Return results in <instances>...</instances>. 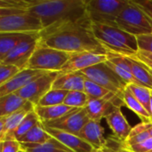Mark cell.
Returning <instances> with one entry per match:
<instances>
[{"instance_id": "cell-36", "label": "cell", "mask_w": 152, "mask_h": 152, "mask_svg": "<svg viewBox=\"0 0 152 152\" xmlns=\"http://www.w3.org/2000/svg\"><path fill=\"white\" fill-rule=\"evenodd\" d=\"M139 51H143L152 53V34L142 35L136 37Z\"/></svg>"}, {"instance_id": "cell-39", "label": "cell", "mask_w": 152, "mask_h": 152, "mask_svg": "<svg viewBox=\"0 0 152 152\" xmlns=\"http://www.w3.org/2000/svg\"><path fill=\"white\" fill-rule=\"evenodd\" d=\"M132 152H151L152 151V137H150L142 143L129 147Z\"/></svg>"}, {"instance_id": "cell-6", "label": "cell", "mask_w": 152, "mask_h": 152, "mask_svg": "<svg viewBox=\"0 0 152 152\" xmlns=\"http://www.w3.org/2000/svg\"><path fill=\"white\" fill-rule=\"evenodd\" d=\"M129 0H86V14L93 23L114 26Z\"/></svg>"}, {"instance_id": "cell-37", "label": "cell", "mask_w": 152, "mask_h": 152, "mask_svg": "<svg viewBox=\"0 0 152 152\" xmlns=\"http://www.w3.org/2000/svg\"><path fill=\"white\" fill-rule=\"evenodd\" d=\"M21 144L17 140H4L1 142V152H19Z\"/></svg>"}, {"instance_id": "cell-2", "label": "cell", "mask_w": 152, "mask_h": 152, "mask_svg": "<svg viewBox=\"0 0 152 152\" xmlns=\"http://www.w3.org/2000/svg\"><path fill=\"white\" fill-rule=\"evenodd\" d=\"M27 11L41 20L44 29L60 27L88 17L86 0L29 1Z\"/></svg>"}, {"instance_id": "cell-13", "label": "cell", "mask_w": 152, "mask_h": 152, "mask_svg": "<svg viewBox=\"0 0 152 152\" xmlns=\"http://www.w3.org/2000/svg\"><path fill=\"white\" fill-rule=\"evenodd\" d=\"M39 39L27 41L20 44L13 50H12L6 55V57L0 62L4 64L14 65L20 70L28 69L30 58L38 45Z\"/></svg>"}, {"instance_id": "cell-8", "label": "cell", "mask_w": 152, "mask_h": 152, "mask_svg": "<svg viewBox=\"0 0 152 152\" xmlns=\"http://www.w3.org/2000/svg\"><path fill=\"white\" fill-rule=\"evenodd\" d=\"M80 72L86 78L98 84L123 100V94L128 85L106 62L87 68Z\"/></svg>"}, {"instance_id": "cell-7", "label": "cell", "mask_w": 152, "mask_h": 152, "mask_svg": "<svg viewBox=\"0 0 152 152\" xmlns=\"http://www.w3.org/2000/svg\"><path fill=\"white\" fill-rule=\"evenodd\" d=\"M72 53L52 47L37 45L32 54L28 69L47 72H60Z\"/></svg>"}, {"instance_id": "cell-4", "label": "cell", "mask_w": 152, "mask_h": 152, "mask_svg": "<svg viewBox=\"0 0 152 152\" xmlns=\"http://www.w3.org/2000/svg\"><path fill=\"white\" fill-rule=\"evenodd\" d=\"M43 29L41 20L30 12L14 8H0V33H40Z\"/></svg>"}, {"instance_id": "cell-12", "label": "cell", "mask_w": 152, "mask_h": 152, "mask_svg": "<svg viewBox=\"0 0 152 152\" xmlns=\"http://www.w3.org/2000/svg\"><path fill=\"white\" fill-rule=\"evenodd\" d=\"M107 61V54H97L93 53H72L69 60L60 71V74L80 72L87 68L106 62Z\"/></svg>"}, {"instance_id": "cell-40", "label": "cell", "mask_w": 152, "mask_h": 152, "mask_svg": "<svg viewBox=\"0 0 152 152\" xmlns=\"http://www.w3.org/2000/svg\"><path fill=\"white\" fill-rule=\"evenodd\" d=\"M137 60H139V61H141L142 62H143L144 64H146L147 66H149L150 68H151L152 69V61L151 60H149L148 58H146V57H144V56H142V54H140V53H137V54L134 56Z\"/></svg>"}, {"instance_id": "cell-38", "label": "cell", "mask_w": 152, "mask_h": 152, "mask_svg": "<svg viewBox=\"0 0 152 152\" xmlns=\"http://www.w3.org/2000/svg\"><path fill=\"white\" fill-rule=\"evenodd\" d=\"M132 1L148 16L152 26V0H142V1L132 0Z\"/></svg>"}, {"instance_id": "cell-47", "label": "cell", "mask_w": 152, "mask_h": 152, "mask_svg": "<svg viewBox=\"0 0 152 152\" xmlns=\"http://www.w3.org/2000/svg\"><path fill=\"white\" fill-rule=\"evenodd\" d=\"M151 152H152V151H151Z\"/></svg>"}, {"instance_id": "cell-10", "label": "cell", "mask_w": 152, "mask_h": 152, "mask_svg": "<svg viewBox=\"0 0 152 152\" xmlns=\"http://www.w3.org/2000/svg\"><path fill=\"white\" fill-rule=\"evenodd\" d=\"M88 121L89 118L85 109H73L60 118L42 124L50 128L78 135L84 126Z\"/></svg>"}, {"instance_id": "cell-20", "label": "cell", "mask_w": 152, "mask_h": 152, "mask_svg": "<svg viewBox=\"0 0 152 152\" xmlns=\"http://www.w3.org/2000/svg\"><path fill=\"white\" fill-rule=\"evenodd\" d=\"M34 110L37 115L38 116L40 121L42 123H45L61 118L68 112L71 111L73 108H70L65 104H61L56 106H46V107L37 105L35 106Z\"/></svg>"}, {"instance_id": "cell-19", "label": "cell", "mask_w": 152, "mask_h": 152, "mask_svg": "<svg viewBox=\"0 0 152 152\" xmlns=\"http://www.w3.org/2000/svg\"><path fill=\"white\" fill-rule=\"evenodd\" d=\"M86 79V77L81 72L59 74L57 78L53 82L52 89H60L67 92H84Z\"/></svg>"}, {"instance_id": "cell-33", "label": "cell", "mask_w": 152, "mask_h": 152, "mask_svg": "<svg viewBox=\"0 0 152 152\" xmlns=\"http://www.w3.org/2000/svg\"><path fill=\"white\" fill-rule=\"evenodd\" d=\"M94 152H132L126 146V142L118 139L117 137L107 138V143L105 146L94 150Z\"/></svg>"}, {"instance_id": "cell-30", "label": "cell", "mask_w": 152, "mask_h": 152, "mask_svg": "<svg viewBox=\"0 0 152 152\" xmlns=\"http://www.w3.org/2000/svg\"><path fill=\"white\" fill-rule=\"evenodd\" d=\"M69 92L60 89L50 90L39 102L37 105L46 107V106H56L64 103L65 98Z\"/></svg>"}, {"instance_id": "cell-3", "label": "cell", "mask_w": 152, "mask_h": 152, "mask_svg": "<svg viewBox=\"0 0 152 152\" xmlns=\"http://www.w3.org/2000/svg\"><path fill=\"white\" fill-rule=\"evenodd\" d=\"M92 30L96 39L108 51L126 56H135L139 52L136 37L118 27L93 23Z\"/></svg>"}, {"instance_id": "cell-32", "label": "cell", "mask_w": 152, "mask_h": 152, "mask_svg": "<svg viewBox=\"0 0 152 152\" xmlns=\"http://www.w3.org/2000/svg\"><path fill=\"white\" fill-rule=\"evenodd\" d=\"M84 92L88 96L89 100L102 99L110 94V92L108 91L107 89L103 88L102 86H99L98 84H96L87 78L85 81Z\"/></svg>"}, {"instance_id": "cell-24", "label": "cell", "mask_w": 152, "mask_h": 152, "mask_svg": "<svg viewBox=\"0 0 152 152\" xmlns=\"http://www.w3.org/2000/svg\"><path fill=\"white\" fill-rule=\"evenodd\" d=\"M41 121L35 112V110L30 111L25 118L21 121V123L18 126V127L12 131V133H9L4 140H19L21 136H23L26 133H28L31 128H33L36 125L39 124Z\"/></svg>"}, {"instance_id": "cell-42", "label": "cell", "mask_w": 152, "mask_h": 152, "mask_svg": "<svg viewBox=\"0 0 152 152\" xmlns=\"http://www.w3.org/2000/svg\"><path fill=\"white\" fill-rule=\"evenodd\" d=\"M138 61H139V60H138ZM141 62H142V61H141ZM142 64H143V65L145 66V68L147 69V70H148V72L150 73V75L151 76V77H152V69H151V68H150L149 66H147V65H146V64H144L143 62H142Z\"/></svg>"}, {"instance_id": "cell-11", "label": "cell", "mask_w": 152, "mask_h": 152, "mask_svg": "<svg viewBox=\"0 0 152 152\" xmlns=\"http://www.w3.org/2000/svg\"><path fill=\"white\" fill-rule=\"evenodd\" d=\"M124 104L123 100L118 95L110 93L102 99L89 100L85 110H86L89 119L101 121L111 113L116 108Z\"/></svg>"}, {"instance_id": "cell-41", "label": "cell", "mask_w": 152, "mask_h": 152, "mask_svg": "<svg viewBox=\"0 0 152 152\" xmlns=\"http://www.w3.org/2000/svg\"><path fill=\"white\" fill-rule=\"evenodd\" d=\"M138 53H140V54H142V56H144V57L148 58L149 60H151V61H152V53H147V52H143V51H139V52H138Z\"/></svg>"}, {"instance_id": "cell-27", "label": "cell", "mask_w": 152, "mask_h": 152, "mask_svg": "<svg viewBox=\"0 0 152 152\" xmlns=\"http://www.w3.org/2000/svg\"><path fill=\"white\" fill-rule=\"evenodd\" d=\"M35 105H33L31 102H28L24 107L20 109L19 110L15 111L14 113L4 117V125H5V130H6V135L9 133H12L14 131L18 126L21 123V121L25 118V117L34 110ZM6 137V136H5Z\"/></svg>"}, {"instance_id": "cell-23", "label": "cell", "mask_w": 152, "mask_h": 152, "mask_svg": "<svg viewBox=\"0 0 152 152\" xmlns=\"http://www.w3.org/2000/svg\"><path fill=\"white\" fill-rule=\"evenodd\" d=\"M123 102L124 105H126L129 110L134 112L142 120V122H151V114L135 98V96L132 94L128 86L123 94Z\"/></svg>"}, {"instance_id": "cell-26", "label": "cell", "mask_w": 152, "mask_h": 152, "mask_svg": "<svg viewBox=\"0 0 152 152\" xmlns=\"http://www.w3.org/2000/svg\"><path fill=\"white\" fill-rule=\"evenodd\" d=\"M151 126L152 122H142L134 126L128 138L125 142L126 146L129 148L133 145L142 143L150 137H151L150 134V129Z\"/></svg>"}, {"instance_id": "cell-45", "label": "cell", "mask_w": 152, "mask_h": 152, "mask_svg": "<svg viewBox=\"0 0 152 152\" xmlns=\"http://www.w3.org/2000/svg\"><path fill=\"white\" fill-rule=\"evenodd\" d=\"M19 152H25V151H24L23 150H20V151H19Z\"/></svg>"}, {"instance_id": "cell-15", "label": "cell", "mask_w": 152, "mask_h": 152, "mask_svg": "<svg viewBox=\"0 0 152 152\" xmlns=\"http://www.w3.org/2000/svg\"><path fill=\"white\" fill-rule=\"evenodd\" d=\"M39 38L40 35L37 32L0 33V61H2L12 50L20 44Z\"/></svg>"}, {"instance_id": "cell-46", "label": "cell", "mask_w": 152, "mask_h": 152, "mask_svg": "<svg viewBox=\"0 0 152 152\" xmlns=\"http://www.w3.org/2000/svg\"><path fill=\"white\" fill-rule=\"evenodd\" d=\"M151 94H152V91H151Z\"/></svg>"}, {"instance_id": "cell-16", "label": "cell", "mask_w": 152, "mask_h": 152, "mask_svg": "<svg viewBox=\"0 0 152 152\" xmlns=\"http://www.w3.org/2000/svg\"><path fill=\"white\" fill-rule=\"evenodd\" d=\"M44 127L45 131L52 137H53L54 139L61 142L63 145H65L67 148H69L73 152H94L95 150L92 145H90L88 142L84 141L78 135L67 133L64 131L50 128L45 126Z\"/></svg>"}, {"instance_id": "cell-43", "label": "cell", "mask_w": 152, "mask_h": 152, "mask_svg": "<svg viewBox=\"0 0 152 152\" xmlns=\"http://www.w3.org/2000/svg\"><path fill=\"white\" fill-rule=\"evenodd\" d=\"M151 122H152V98H151Z\"/></svg>"}, {"instance_id": "cell-18", "label": "cell", "mask_w": 152, "mask_h": 152, "mask_svg": "<svg viewBox=\"0 0 152 152\" xmlns=\"http://www.w3.org/2000/svg\"><path fill=\"white\" fill-rule=\"evenodd\" d=\"M105 119L115 137L123 142H126L133 127L130 126L127 119L122 113L120 107L116 108L105 118Z\"/></svg>"}, {"instance_id": "cell-14", "label": "cell", "mask_w": 152, "mask_h": 152, "mask_svg": "<svg viewBox=\"0 0 152 152\" xmlns=\"http://www.w3.org/2000/svg\"><path fill=\"white\" fill-rule=\"evenodd\" d=\"M45 73H47V71L32 69L28 68L20 70L11 80L0 86V97H3L10 94L17 93L19 90L22 89L27 85H28L35 79L40 77L41 76L45 75Z\"/></svg>"}, {"instance_id": "cell-22", "label": "cell", "mask_w": 152, "mask_h": 152, "mask_svg": "<svg viewBox=\"0 0 152 152\" xmlns=\"http://www.w3.org/2000/svg\"><path fill=\"white\" fill-rule=\"evenodd\" d=\"M21 150L25 152H73L61 142L52 137L43 144L20 143Z\"/></svg>"}, {"instance_id": "cell-25", "label": "cell", "mask_w": 152, "mask_h": 152, "mask_svg": "<svg viewBox=\"0 0 152 152\" xmlns=\"http://www.w3.org/2000/svg\"><path fill=\"white\" fill-rule=\"evenodd\" d=\"M52 136L45 131L42 122L36 125L28 133L21 136L18 142L20 143H29V144H43L50 140Z\"/></svg>"}, {"instance_id": "cell-17", "label": "cell", "mask_w": 152, "mask_h": 152, "mask_svg": "<svg viewBox=\"0 0 152 152\" xmlns=\"http://www.w3.org/2000/svg\"><path fill=\"white\" fill-rule=\"evenodd\" d=\"M78 136L92 145L95 150L105 146L107 143V139L104 136V127L102 126L101 121L89 119L82 128Z\"/></svg>"}, {"instance_id": "cell-44", "label": "cell", "mask_w": 152, "mask_h": 152, "mask_svg": "<svg viewBox=\"0 0 152 152\" xmlns=\"http://www.w3.org/2000/svg\"><path fill=\"white\" fill-rule=\"evenodd\" d=\"M150 134H151V135L152 137V126L151 127V129H150Z\"/></svg>"}, {"instance_id": "cell-5", "label": "cell", "mask_w": 152, "mask_h": 152, "mask_svg": "<svg viewBox=\"0 0 152 152\" xmlns=\"http://www.w3.org/2000/svg\"><path fill=\"white\" fill-rule=\"evenodd\" d=\"M116 25L118 28L134 36L152 34V26L148 16L132 0L118 14Z\"/></svg>"}, {"instance_id": "cell-28", "label": "cell", "mask_w": 152, "mask_h": 152, "mask_svg": "<svg viewBox=\"0 0 152 152\" xmlns=\"http://www.w3.org/2000/svg\"><path fill=\"white\" fill-rule=\"evenodd\" d=\"M128 57L131 62L132 74L134 77V78L137 80V82L140 85L146 86L152 90V77L150 73L148 72L147 69L145 68V66L135 57L134 56H128Z\"/></svg>"}, {"instance_id": "cell-31", "label": "cell", "mask_w": 152, "mask_h": 152, "mask_svg": "<svg viewBox=\"0 0 152 152\" xmlns=\"http://www.w3.org/2000/svg\"><path fill=\"white\" fill-rule=\"evenodd\" d=\"M88 102L89 98L85 92L72 91L68 93L63 104L73 109H85Z\"/></svg>"}, {"instance_id": "cell-9", "label": "cell", "mask_w": 152, "mask_h": 152, "mask_svg": "<svg viewBox=\"0 0 152 152\" xmlns=\"http://www.w3.org/2000/svg\"><path fill=\"white\" fill-rule=\"evenodd\" d=\"M60 72H47L40 77L35 79L22 89L19 90L16 94L22 97L26 101L37 106L41 99L53 88L54 80Z\"/></svg>"}, {"instance_id": "cell-29", "label": "cell", "mask_w": 152, "mask_h": 152, "mask_svg": "<svg viewBox=\"0 0 152 152\" xmlns=\"http://www.w3.org/2000/svg\"><path fill=\"white\" fill-rule=\"evenodd\" d=\"M127 86L132 92V94L135 96V98L140 102V103L151 114V102L152 98L151 89L139 84H130Z\"/></svg>"}, {"instance_id": "cell-35", "label": "cell", "mask_w": 152, "mask_h": 152, "mask_svg": "<svg viewBox=\"0 0 152 152\" xmlns=\"http://www.w3.org/2000/svg\"><path fill=\"white\" fill-rule=\"evenodd\" d=\"M106 63L108 64V66L111 69H113L127 85H130V84H139L138 82H137V80L134 78V77L133 76V74L131 73V72H129V71H127V70H126V69H122V68H120V67H118V66H117L116 64H114V63H111V62H110V61H106ZM140 85V84H139Z\"/></svg>"}, {"instance_id": "cell-34", "label": "cell", "mask_w": 152, "mask_h": 152, "mask_svg": "<svg viewBox=\"0 0 152 152\" xmlns=\"http://www.w3.org/2000/svg\"><path fill=\"white\" fill-rule=\"evenodd\" d=\"M20 69L12 64H4L0 62V86L5 84L14 77Z\"/></svg>"}, {"instance_id": "cell-1", "label": "cell", "mask_w": 152, "mask_h": 152, "mask_svg": "<svg viewBox=\"0 0 152 152\" xmlns=\"http://www.w3.org/2000/svg\"><path fill=\"white\" fill-rule=\"evenodd\" d=\"M92 24L93 22L87 17L77 22L45 30L40 37L38 45L52 47L70 53L107 54L108 50L94 37Z\"/></svg>"}, {"instance_id": "cell-21", "label": "cell", "mask_w": 152, "mask_h": 152, "mask_svg": "<svg viewBox=\"0 0 152 152\" xmlns=\"http://www.w3.org/2000/svg\"><path fill=\"white\" fill-rule=\"evenodd\" d=\"M28 102L16 94L0 97V117L9 116L24 107Z\"/></svg>"}]
</instances>
